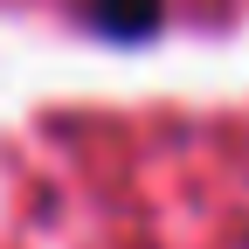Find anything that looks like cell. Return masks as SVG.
<instances>
[{
	"label": "cell",
	"instance_id": "6da1fadb",
	"mask_svg": "<svg viewBox=\"0 0 249 249\" xmlns=\"http://www.w3.org/2000/svg\"><path fill=\"white\" fill-rule=\"evenodd\" d=\"M83 28H97L104 42H145L166 21V0H76Z\"/></svg>",
	"mask_w": 249,
	"mask_h": 249
}]
</instances>
